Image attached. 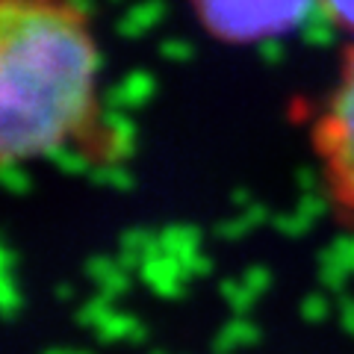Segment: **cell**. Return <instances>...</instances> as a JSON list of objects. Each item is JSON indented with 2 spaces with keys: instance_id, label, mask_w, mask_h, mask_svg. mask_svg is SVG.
<instances>
[{
  "instance_id": "cell-1",
  "label": "cell",
  "mask_w": 354,
  "mask_h": 354,
  "mask_svg": "<svg viewBox=\"0 0 354 354\" xmlns=\"http://www.w3.org/2000/svg\"><path fill=\"white\" fill-rule=\"evenodd\" d=\"M101 57L74 0H3L0 151L6 162L50 157L97 115Z\"/></svg>"
},
{
  "instance_id": "cell-2",
  "label": "cell",
  "mask_w": 354,
  "mask_h": 354,
  "mask_svg": "<svg viewBox=\"0 0 354 354\" xmlns=\"http://www.w3.org/2000/svg\"><path fill=\"white\" fill-rule=\"evenodd\" d=\"M313 145L328 177L330 198L354 213V50L346 57L339 80L316 121Z\"/></svg>"
},
{
  "instance_id": "cell-3",
  "label": "cell",
  "mask_w": 354,
  "mask_h": 354,
  "mask_svg": "<svg viewBox=\"0 0 354 354\" xmlns=\"http://www.w3.org/2000/svg\"><path fill=\"white\" fill-rule=\"evenodd\" d=\"M207 24L230 39H254L281 30L304 0H195Z\"/></svg>"
},
{
  "instance_id": "cell-4",
  "label": "cell",
  "mask_w": 354,
  "mask_h": 354,
  "mask_svg": "<svg viewBox=\"0 0 354 354\" xmlns=\"http://www.w3.org/2000/svg\"><path fill=\"white\" fill-rule=\"evenodd\" d=\"M325 9L334 15L339 24H346L354 30V0H322Z\"/></svg>"
}]
</instances>
